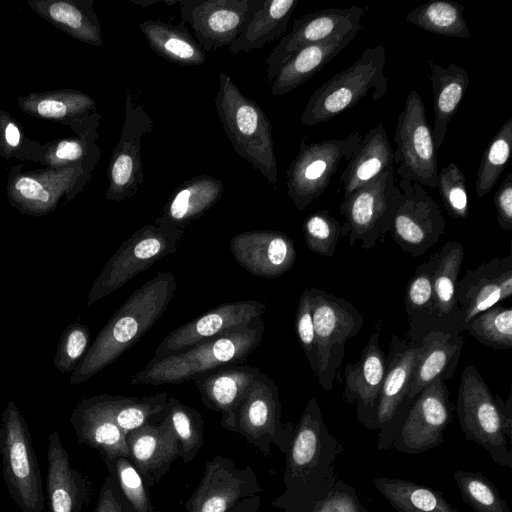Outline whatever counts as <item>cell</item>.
Segmentation results:
<instances>
[{
  "instance_id": "cell-14",
  "label": "cell",
  "mask_w": 512,
  "mask_h": 512,
  "mask_svg": "<svg viewBox=\"0 0 512 512\" xmlns=\"http://www.w3.org/2000/svg\"><path fill=\"white\" fill-rule=\"evenodd\" d=\"M394 163L401 179L423 187L437 188L438 162L424 103L419 93H408L405 106L397 119Z\"/></svg>"
},
{
  "instance_id": "cell-6",
  "label": "cell",
  "mask_w": 512,
  "mask_h": 512,
  "mask_svg": "<svg viewBox=\"0 0 512 512\" xmlns=\"http://www.w3.org/2000/svg\"><path fill=\"white\" fill-rule=\"evenodd\" d=\"M0 454L6 489L22 512H44L41 471L27 423L10 400L0 422Z\"/></svg>"
},
{
  "instance_id": "cell-19",
  "label": "cell",
  "mask_w": 512,
  "mask_h": 512,
  "mask_svg": "<svg viewBox=\"0 0 512 512\" xmlns=\"http://www.w3.org/2000/svg\"><path fill=\"white\" fill-rule=\"evenodd\" d=\"M261 491L251 466L238 468L230 458L216 455L205 462L203 477L185 504L186 512H228Z\"/></svg>"
},
{
  "instance_id": "cell-46",
  "label": "cell",
  "mask_w": 512,
  "mask_h": 512,
  "mask_svg": "<svg viewBox=\"0 0 512 512\" xmlns=\"http://www.w3.org/2000/svg\"><path fill=\"white\" fill-rule=\"evenodd\" d=\"M512 147V118L500 126L485 148L477 171L475 191L483 197L493 189L510 159Z\"/></svg>"
},
{
  "instance_id": "cell-9",
  "label": "cell",
  "mask_w": 512,
  "mask_h": 512,
  "mask_svg": "<svg viewBox=\"0 0 512 512\" xmlns=\"http://www.w3.org/2000/svg\"><path fill=\"white\" fill-rule=\"evenodd\" d=\"M401 201L402 191L395 184L391 166L340 203L345 219L340 236L347 237L350 245L359 241L363 249H371L390 231Z\"/></svg>"
},
{
  "instance_id": "cell-59",
  "label": "cell",
  "mask_w": 512,
  "mask_h": 512,
  "mask_svg": "<svg viewBox=\"0 0 512 512\" xmlns=\"http://www.w3.org/2000/svg\"><path fill=\"white\" fill-rule=\"evenodd\" d=\"M261 506L260 495L246 498L234 505L228 512H259Z\"/></svg>"
},
{
  "instance_id": "cell-43",
  "label": "cell",
  "mask_w": 512,
  "mask_h": 512,
  "mask_svg": "<svg viewBox=\"0 0 512 512\" xmlns=\"http://www.w3.org/2000/svg\"><path fill=\"white\" fill-rule=\"evenodd\" d=\"M465 7L451 0H430L413 8L407 15L409 23L437 35L466 39L471 37L464 19Z\"/></svg>"
},
{
  "instance_id": "cell-52",
  "label": "cell",
  "mask_w": 512,
  "mask_h": 512,
  "mask_svg": "<svg viewBox=\"0 0 512 512\" xmlns=\"http://www.w3.org/2000/svg\"><path fill=\"white\" fill-rule=\"evenodd\" d=\"M437 189L443 205L453 218L466 219L469 215L465 175L451 162L438 172Z\"/></svg>"
},
{
  "instance_id": "cell-4",
  "label": "cell",
  "mask_w": 512,
  "mask_h": 512,
  "mask_svg": "<svg viewBox=\"0 0 512 512\" xmlns=\"http://www.w3.org/2000/svg\"><path fill=\"white\" fill-rule=\"evenodd\" d=\"M215 107L235 153L247 160L276 190L277 158L272 125L260 105L244 95L225 72L219 74Z\"/></svg>"
},
{
  "instance_id": "cell-26",
  "label": "cell",
  "mask_w": 512,
  "mask_h": 512,
  "mask_svg": "<svg viewBox=\"0 0 512 512\" xmlns=\"http://www.w3.org/2000/svg\"><path fill=\"white\" fill-rule=\"evenodd\" d=\"M380 328L369 338L356 363L344 368L343 399L356 405L357 418L372 429L385 368L386 355L379 346Z\"/></svg>"
},
{
  "instance_id": "cell-34",
  "label": "cell",
  "mask_w": 512,
  "mask_h": 512,
  "mask_svg": "<svg viewBox=\"0 0 512 512\" xmlns=\"http://www.w3.org/2000/svg\"><path fill=\"white\" fill-rule=\"evenodd\" d=\"M94 0H27L28 6L70 37L93 46L103 44Z\"/></svg>"
},
{
  "instance_id": "cell-39",
  "label": "cell",
  "mask_w": 512,
  "mask_h": 512,
  "mask_svg": "<svg viewBox=\"0 0 512 512\" xmlns=\"http://www.w3.org/2000/svg\"><path fill=\"white\" fill-rule=\"evenodd\" d=\"M437 255L438 252L433 253L426 262L416 268L406 287L404 304L409 321L407 341L416 347L426 334L437 330L433 294V274Z\"/></svg>"
},
{
  "instance_id": "cell-60",
  "label": "cell",
  "mask_w": 512,
  "mask_h": 512,
  "mask_svg": "<svg viewBox=\"0 0 512 512\" xmlns=\"http://www.w3.org/2000/svg\"><path fill=\"white\" fill-rule=\"evenodd\" d=\"M131 2L137 4V5H140L144 8H147L153 4H156V3H164L165 0H131Z\"/></svg>"
},
{
  "instance_id": "cell-10",
  "label": "cell",
  "mask_w": 512,
  "mask_h": 512,
  "mask_svg": "<svg viewBox=\"0 0 512 512\" xmlns=\"http://www.w3.org/2000/svg\"><path fill=\"white\" fill-rule=\"evenodd\" d=\"M456 414L467 440L481 446L500 466L512 468V451L495 398L473 364L461 373Z\"/></svg>"
},
{
  "instance_id": "cell-47",
  "label": "cell",
  "mask_w": 512,
  "mask_h": 512,
  "mask_svg": "<svg viewBox=\"0 0 512 512\" xmlns=\"http://www.w3.org/2000/svg\"><path fill=\"white\" fill-rule=\"evenodd\" d=\"M481 344L496 350L512 348V308L496 304L463 326Z\"/></svg>"
},
{
  "instance_id": "cell-35",
  "label": "cell",
  "mask_w": 512,
  "mask_h": 512,
  "mask_svg": "<svg viewBox=\"0 0 512 512\" xmlns=\"http://www.w3.org/2000/svg\"><path fill=\"white\" fill-rule=\"evenodd\" d=\"M394 164V152L383 123L371 128L349 159L340 183L344 199Z\"/></svg>"
},
{
  "instance_id": "cell-18",
  "label": "cell",
  "mask_w": 512,
  "mask_h": 512,
  "mask_svg": "<svg viewBox=\"0 0 512 512\" xmlns=\"http://www.w3.org/2000/svg\"><path fill=\"white\" fill-rule=\"evenodd\" d=\"M258 0H181L184 24L205 52L231 46L242 33Z\"/></svg>"
},
{
  "instance_id": "cell-21",
  "label": "cell",
  "mask_w": 512,
  "mask_h": 512,
  "mask_svg": "<svg viewBox=\"0 0 512 512\" xmlns=\"http://www.w3.org/2000/svg\"><path fill=\"white\" fill-rule=\"evenodd\" d=\"M266 306L258 300L224 303L170 332L159 344L152 360L188 349L261 318Z\"/></svg>"
},
{
  "instance_id": "cell-45",
  "label": "cell",
  "mask_w": 512,
  "mask_h": 512,
  "mask_svg": "<svg viewBox=\"0 0 512 512\" xmlns=\"http://www.w3.org/2000/svg\"><path fill=\"white\" fill-rule=\"evenodd\" d=\"M175 433L184 464L191 462L204 444V420L201 414L175 397L167 398L162 417Z\"/></svg>"
},
{
  "instance_id": "cell-27",
  "label": "cell",
  "mask_w": 512,
  "mask_h": 512,
  "mask_svg": "<svg viewBox=\"0 0 512 512\" xmlns=\"http://www.w3.org/2000/svg\"><path fill=\"white\" fill-rule=\"evenodd\" d=\"M416 346L392 335L386 355L384 378L375 409L372 429L383 436L407 398L416 358Z\"/></svg>"
},
{
  "instance_id": "cell-51",
  "label": "cell",
  "mask_w": 512,
  "mask_h": 512,
  "mask_svg": "<svg viewBox=\"0 0 512 512\" xmlns=\"http://www.w3.org/2000/svg\"><path fill=\"white\" fill-rule=\"evenodd\" d=\"M42 143L29 139L20 123L0 108V157L35 162Z\"/></svg>"
},
{
  "instance_id": "cell-50",
  "label": "cell",
  "mask_w": 512,
  "mask_h": 512,
  "mask_svg": "<svg viewBox=\"0 0 512 512\" xmlns=\"http://www.w3.org/2000/svg\"><path fill=\"white\" fill-rule=\"evenodd\" d=\"M341 222L326 209L310 214L303 222V233L310 251L332 257L341 232Z\"/></svg>"
},
{
  "instance_id": "cell-55",
  "label": "cell",
  "mask_w": 512,
  "mask_h": 512,
  "mask_svg": "<svg viewBox=\"0 0 512 512\" xmlns=\"http://www.w3.org/2000/svg\"><path fill=\"white\" fill-rule=\"evenodd\" d=\"M314 512H370L360 501L356 490L337 479L331 491L317 505Z\"/></svg>"
},
{
  "instance_id": "cell-57",
  "label": "cell",
  "mask_w": 512,
  "mask_h": 512,
  "mask_svg": "<svg viewBox=\"0 0 512 512\" xmlns=\"http://www.w3.org/2000/svg\"><path fill=\"white\" fill-rule=\"evenodd\" d=\"M497 222L501 229H512V173H509L494 195Z\"/></svg>"
},
{
  "instance_id": "cell-25",
  "label": "cell",
  "mask_w": 512,
  "mask_h": 512,
  "mask_svg": "<svg viewBox=\"0 0 512 512\" xmlns=\"http://www.w3.org/2000/svg\"><path fill=\"white\" fill-rule=\"evenodd\" d=\"M126 442L129 459L147 489L153 488L181 456L178 439L163 418L130 431Z\"/></svg>"
},
{
  "instance_id": "cell-1",
  "label": "cell",
  "mask_w": 512,
  "mask_h": 512,
  "mask_svg": "<svg viewBox=\"0 0 512 512\" xmlns=\"http://www.w3.org/2000/svg\"><path fill=\"white\" fill-rule=\"evenodd\" d=\"M342 451L312 397L294 427L283 473L284 492L271 505L283 512H314L337 480L334 462Z\"/></svg>"
},
{
  "instance_id": "cell-40",
  "label": "cell",
  "mask_w": 512,
  "mask_h": 512,
  "mask_svg": "<svg viewBox=\"0 0 512 512\" xmlns=\"http://www.w3.org/2000/svg\"><path fill=\"white\" fill-rule=\"evenodd\" d=\"M139 28L149 46L162 58L180 66H197L206 61V52L183 22L178 25L146 20Z\"/></svg>"
},
{
  "instance_id": "cell-13",
  "label": "cell",
  "mask_w": 512,
  "mask_h": 512,
  "mask_svg": "<svg viewBox=\"0 0 512 512\" xmlns=\"http://www.w3.org/2000/svg\"><path fill=\"white\" fill-rule=\"evenodd\" d=\"M362 136L351 133L342 139L308 143L303 138L299 152L287 169V195L299 211L305 210L327 189L342 160H349Z\"/></svg>"
},
{
  "instance_id": "cell-16",
  "label": "cell",
  "mask_w": 512,
  "mask_h": 512,
  "mask_svg": "<svg viewBox=\"0 0 512 512\" xmlns=\"http://www.w3.org/2000/svg\"><path fill=\"white\" fill-rule=\"evenodd\" d=\"M398 187L402 201L389 232L403 252L419 257L441 239L446 221L438 204L421 184L400 179Z\"/></svg>"
},
{
  "instance_id": "cell-5",
  "label": "cell",
  "mask_w": 512,
  "mask_h": 512,
  "mask_svg": "<svg viewBox=\"0 0 512 512\" xmlns=\"http://www.w3.org/2000/svg\"><path fill=\"white\" fill-rule=\"evenodd\" d=\"M385 64L384 45L366 48L352 65L311 94L300 117L302 124L313 126L328 121L354 107L370 90L374 101L381 99L388 87Z\"/></svg>"
},
{
  "instance_id": "cell-20",
  "label": "cell",
  "mask_w": 512,
  "mask_h": 512,
  "mask_svg": "<svg viewBox=\"0 0 512 512\" xmlns=\"http://www.w3.org/2000/svg\"><path fill=\"white\" fill-rule=\"evenodd\" d=\"M364 14L363 7L350 6L326 8L296 19L291 31L281 38L266 59L268 81H272L279 68L300 49L355 29H362L361 18Z\"/></svg>"
},
{
  "instance_id": "cell-8",
  "label": "cell",
  "mask_w": 512,
  "mask_h": 512,
  "mask_svg": "<svg viewBox=\"0 0 512 512\" xmlns=\"http://www.w3.org/2000/svg\"><path fill=\"white\" fill-rule=\"evenodd\" d=\"M24 164L10 167L6 195L21 214L39 217L54 212L65 197L72 201L88 184L93 170L81 163L23 171Z\"/></svg>"
},
{
  "instance_id": "cell-54",
  "label": "cell",
  "mask_w": 512,
  "mask_h": 512,
  "mask_svg": "<svg viewBox=\"0 0 512 512\" xmlns=\"http://www.w3.org/2000/svg\"><path fill=\"white\" fill-rule=\"evenodd\" d=\"M295 330L313 375L318 369V349L313 326L309 289L302 292L295 314Z\"/></svg>"
},
{
  "instance_id": "cell-30",
  "label": "cell",
  "mask_w": 512,
  "mask_h": 512,
  "mask_svg": "<svg viewBox=\"0 0 512 512\" xmlns=\"http://www.w3.org/2000/svg\"><path fill=\"white\" fill-rule=\"evenodd\" d=\"M258 367L232 365L216 368L194 379L202 403L221 414L220 425L227 431L233 414L260 374Z\"/></svg>"
},
{
  "instance_id": "cell-3",
  "label": "cell",
  "mask_w": 512,
  "mask_h": 512,
  "mask_svg": "<svg viewBox=\"0 0 512 512\" xmlns=\"http://www.w3.org/2000/svg\"><path fill=\"white\" fill-rule=\"evenodd\" d=\"M263 333L264 323L258 318L188 349L151 359L132 376L131 383L180 384L216 368L241 364L259 346Z\"/></svg>"
},
{
  "instance_id": "cell-7",
  "label": "cell",
  "mask_w": 512,
  "mask_h": 512,
  "mask_svg": "<svg viewBox=\"0 0 512 512\" xmlns=\"http://www.w3.org/2000/svg\"><path fill=\"white\" fill-rule=\"evenodd\" d=\"M184 230L147 224L132 234L110 257L87 295V306L105 298L129 280L178 249Z\"/></svg>"
},
{
  "instance_id": "cell-12",
  "label": "cell",
  "mask_w": 512,
  "mask_h": 512,
  "mask_svg": "<svg viewBox=\"0 0 512 512\" xmlns=\"http://www.w3.org/2000/svg\"><path fill=\"white\" fill-rule=\"evenodd\" d=\"M281 402L276 383L262 371L233 414L229 431L240 434L268 457L274 444L284 454L290 448L294 426L281 421Z\"/></svg>"
},
{
  "instance_id": "cell-32",
  "label": "cell",
  "mask_w": 512,
  "mask_h": 512,
  "mask_svg": "<svg viewBox=\"0 0 512 512\" xmlns=\"http://www.w3.org/2000/svg\"><path fill=\"white\" fill-rule=\"evenodd\" d=\"M221 180L209 175H197L179 184L162 208L155 224H163L185 231V227L199 219L222 197Z\"/></svg>"
},
{
  "instance_id": "cell-49",
  "label": "cell",
  "mask_w": 512,
  "mask_h": 512,
  "mask_svg": "<svg viewBox=\"0 0 512 512\" xmlns=\"http://www.w3.org/2000/svg\"><path fill=\"white\" fill-rule=\"evenodd\" d=\"M103 460L132 512H153L148 489L131 460L122 456Z\"/></svg>"
},
{
  "instance_id": "cell-23",
  "label": "cell",
  "mask_w": 512,
  "mask_h": 512,
  "mask_svg": "<svg viewBox=\"0 0 512 512\" xmlns=\"http://www.w3.org/2000/svg\"><path fill=\"white\" fill-rule=\"evenodd\" d=\"M230 250L236 262L249 273L276 278L288 272L296 261L293 240L275 230L256 229L233 236Z\"/></svg>"
},
{
  "instance_id": "cell-24",
  "label": "cell",
  "mask_w": 512,
  "mask_h": 512,
  "mask_svg": "<svg viewBox=\"0 0 512 512\" xmlns=\"http://www.w3.org/2000/svg\"><path fill=\"white\" fill-rule=\"evenodd\" d=\"M512 295V255L493 258L467 270L458 280L456 301L464 325L480 312Z\"/></svg>"
},
{
  "instance_id": "cell-41",
  "label": "cell",
  "mask_w": 512,
  "mask_h": 512,
  "mask_svg": "<svg viewBox=\"0 0 512 512\" xmlns=\"http://www.w3.org/2000/svg\"><path fill=\"white\" fill-rule=\"evenodd\" d=\"M70 421L78 444L97 450L103 459L129 458L126 435L107 417L87 408L80 402L72 411Z\"/></svg>"
},
{
  "instance_id": "cell-15",
  "label": "cell",
  "mask_w": 512,
  "mask_h": 512,
  "mask_svg": "<svg viewBox=\"0 0 512 512\" xmlns=\"http://www.w3.org/2000/svg\"><path fill=\"white\" fill-rule=\"evenodd\" d=\"M453 412L447 385L440 379L434 380L412 402L390 449L420 454L439 446Z\"/></svg>"
},
{
  "instance_id": "cell-44",
  "label": "cell",
  "mask_w": 512,
  "mask_h": 512,
  "mask_svg": "<svg viewBox=\"0 0 512 512\" xmlns=\"http://www.w3.org/2000/svg\"><path fill=\"white\" fill-rule=\"evenodd\" d=\"M99 134L61 138L41 145L35 162L45 167H62L81 163L92 170L101 156L96 140Z\"/></svg>"
},
{
  "instance_id": "cell-22",
  "label": "cell",
  "mask_w": 512,
  "mask_h": 512,
  "mask_svg": "<svg viewBox=\"0 0 512 512\" xmlns=\"http://www.w3.org/2000/svg\"><path fill=\"white\" fill-rule=\"evenodd\" d=\"M26 114L68 126L77 136L97 134L101 115L96 101L72 88L30 93L16 98Z\"/></svg>"
},
{
  "instance_id": "cell-37",
  "label": "cell",
  "mask_w": 512,
  "mask_h": 512,
  "mask_svg": "<svg viewBox=\"0 0 512 512\" xmlns=\"http://www.w3.org/2000/svg\"><path fill=\"white\" fill-rule=\"evenodd\" d=\"M433 91L434 125L431 129L435 149L445 139L448 124L456 114L469 84L466 70L456 64L442 67L433 60L428 61Z\"/></svg>"
},
{
  "instance_id": "cell-28",
  "label": "cell",
  "mask_w": 512,
  "mask_h": 512,
  "mask_svg": "<svg viewBox=\"0 0 512 512\" xmlns=\"http://www.w3.org/2000/svg\"><path fill=\"white\" fill-rule=\"evenodd\" d=\"M47 464L49 512H81L90 496L89 481L70 463L57 430L48 437Z\"/></svg>"
},
{
  "instance_id": "cell-56",
  "label": "cell",
  "mask_w": 512,
  "mask_h": 512,
  "mask_svg": "<svg viewBox=\"0 0 512 512\" xmlns=\"http://www.w3.org/2000/svg\"><path fill=\"white\" fill-rule=\"evenodd\" d=\"M94 512H132L115 479L104 478Z\"/></svg>"
},
{
  "instance_id": "cell-33",
  "label": "cell",
  "mask_w": 512,
  "mask_h": 512,
  "mask_svg": "<svg viewBox=\"0 0 512 512\" xmlns=\"http://www.w3.org/2000/svg\"><path fill=\"white\" fill-rule=\"evenodd\" d=\"M360 30L355 29L297 51L279 68L272 82V95H285L309 80L353 41Z\"/></svg>"
},
{
  "instance_id": "cell-42",
  "label": "cell",
  "mask_w": 512,
  "mask_h": 512,
  "mask_svg": "<svg viewBox=\"0 0 512 512\" xmlns=\"http://www.w3.org/2000/svg\"><path fill=\"white\" fill-rule=\"evenodd\" d=\"M373 484L398 512H459L442 492L410 480L376 477Z\"/></svg>"
},
{
  "instance_id": "cell-31",
  "label": "cell",
  "mask_w": 512,
  "mask_h": 512,
  "mask_svg": "<svg viewBox=\"0 0 512 512\" xmlns=\"http://www.w3.org/2000/svg\"><path fill=\"white\" fill-rule=\"evenodd\" d=\"M464 260V245L449 241L438 251L433 274L437 330L463 333L464 321L456 301V287Z\"/></svg>"
},
{
  "instance_id": "cell-36",
  "label": "cell",
  "mask_w": 512,
  "mask_h": 512,
  "mask_svg": "<svg viewBox=\"0 0 512 512\" xmlns=\"http://www.w3.org/2000/svg\"><path fill=\"white\" fill-rule=\"evenodd\" d=\"M167 398L165 391L144 397L102 394L80 403L113 421L127 435L145 424L160 422Z\"/></svg>"
},
{
  "instance_id": "cell-17",
  "label": "cell",
  "mask_w": 512,
  "mask_h": 512,
  "mask_svg": "<svg viewBox=\"0 0 512 512\" xmlns=\"http://www.w3.org/2000/svg\"><path fill=\"white\" fill-rule=\"evenodd\" d=\"M153 128L152 119L143 106L126 91L125 120L107 169V200L124 201L134 196L142 186L141 140Z\"/></svg>"
},
{
  "instance_id": "cell-48",
  "label": "cell",
  "mask_w": 512,
  "mask_h": 512,
  "mask_svg": "<svg viewBox=\"0 0 512 512\" xmlns=\"http://www.w3.org/2000/svg\"><path fill=\"white\" fill-rule=\"evenodd\" d=\"M453 477L462 500L475 512H510L497 487L483 473L457 470Z\"/></svg>"
},
{
  "instance_id": "cell-38",
  "label": "cell",
  "mask_w": 512,
  "mask_h": 512,
  "mask_svg": "<svg viewBox=\"0 0 512 512\" xmlns=\"http://www.w3.org/2000/svg\"><path fill=\"white\" fill-rule=\"evenodd\" d=\"M297 4L298 0H258L230 53L250 52L284 35Z\"/></svg>"
},
{
  "instance_id": "cell-53",
  "label": "cell",
  "mask_w": 512,
  "mask_h": 512,
  "mask_svg": "<svg viewBox=\"0 0 512 512\" xmlns=\"http://www.w3.org/2000/svg\"><path fill=\"white\" fill-rule=\"evenodd\" d=\"M89 328L82 323L70 324L61 334L53 364L60 373L73 372L88 350Z\"/></svg>"
},
{
  "instance_id": "cell-58",
  "label": "cell",
  "mask_w": 512,
  "mask_h": 512,
  "mask_svg": "<svg viewBox=\"0 0 512 512\" xmlns=\"http://www.w3.org/2000/svg\"><path fill=\"white\" fill-rule=\"evenodd\" d=\"M496 404L498 406L504 433L508 442H512V394L509 392L507 400L504 401L498 394L494 396Z\"/></svg>"
},
{
  "instance_id": "cell-2",
  "label": "cell",
  "mask_w": 512,
  "mask_h": 512,
  "mask_svg": "<svg viewBox=\"0 0 512 512\" xmlns=\"http://www.w3.org/2000/svg\"><path fill=\"white\" fill-rule=\"evenodd\" d=\"M176 288L174 275L162 271L134 291L100 330L70 383L86 382L138 342L165 312Z\"/></svg>"
},
{
  "instance_id": "cell-29",
  "label": "cell",
  "mask_w": 512,
  "mask_h": 512,
  "mask_svg": "<svg viewBox=\"0 0 512 512\" xmlns=\"http://www.w3.org/2000/svg\"><path fill=\"white\" fill-rule=\"evenodd\" d=\"M464 346L463 333L430 331L416 348V358L407 398L413 400L436 379L454 375Z\"/></svg>"
},
{
  "instance_id": "cell-11",
  "label": "cell",
  "mask_w": 512,
  "mask_h": 512,
  "mask_svg": "<svg viewBox=\"0 0 512 512\" xmlns=\"http://www.w3.org/2000/svg\"><path fill=\"white\" fill-rule=\"evenodd\" d=\"M309 295L319 356L316 377L328 392L344 359L345 344L360 332L364 318L350 302L329 292L310 288Z\"/></svg>"
}]
</instances>
